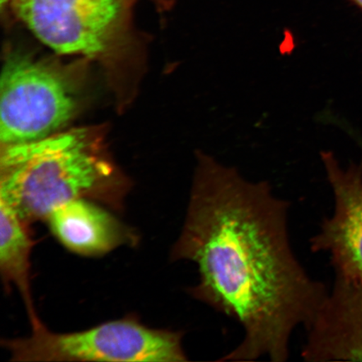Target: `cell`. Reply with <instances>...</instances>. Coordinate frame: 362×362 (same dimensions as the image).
I'll list each match as a JSON object with an SVG mask.
<instances>
[{
	"mask_svg": "<svg viewBox=\"0 0 362 362\" xmlns=\"http://www.w3.org/2000/svg\"><path fill=\"white\" fill-rule=\"evenodd\" d=\"M289 209L268 181L198 153L170 259L194 262L199 279L189 296L241 325L242 341L219 361H288L294 330L309 327L327 296L293 252Z\"/></svg>",
	"mask_w": 362,
	"mask_h": 362,
	"instance_id": "6da1fadb",
	"label": "cell"
},
{
	"mask_svg": "<svg viewBox=\"0 0 362 362\" xmlns=\"http://www.w3.org/2000/svg\"><path fill=\"white\" fill-rule=\"evenodd\" d=\"M83 130L3 146L0 199L29 224L47 220L59 206L78 199L123 210L112 167L97 155Z\"/></svg>",
	"mask_w": 362,
	"mask_h": 362,
	"instance_id": "7a4b0ae2",
	"label": "cell"
},
{
	"mask_svg": "<svg viewBox=\"0 0 362 362\" xmlns=\"http://www.w3.org/2000/svg\"><path fill=\"white\" fill-rule=\"evenodd\" d=\"M11 361L27 362H180L188 360L183 333L147 327L137 316L107 321L81 332L57 333L42 320L29 337L4 339Z\"/></svg>",
	"mask_w": 362,
	"mask_h": 362,
	"instance_id": "3957f363",
	"label": "cell"
},
{
	"mask_svg": "<svg viewBox=\"0 0 362 362\" xmlns=\"http://www.w3.org/2000/svg\"><path fill=\"white\" fill-rule=\"evenodd\" d=\"M76 108L74 90L58 71L26 54L8 56L0 79L2 146L57 134Z\"/></svg>",
	"mask_w": 362,
	"mask_h": 362,
	"instance_id": "277c9868",
	"label": "cell"
},
{
	"mask_svg": "<svg viewBox=\"0 0 362 362\" xmlns=\"http://www.w3.org/2000/svg\"><path fill=\"white\" fill-rule=\"evenodd\" d=\"M13 10L40 42L66 55L94 57L105 49L122 0H12Z\"/></svg>",
	"mask_w": 362,
	"mask_h": 362,
	"instance_id": "5b68a950",
	"label": "cell"
},
{
	"mask_svg": "<svg viewBox=\"0 0 362 362\" xmlns=\"http://www.w3.org/2000/svg\"><path fill=\"white\" fill-rule=\"evenodd\" d=\"M320 156L334 208L310 239V248L327 253L336 279L362 288V160L342 167L332 152Z\"/></svg>",
	"mask_w": 362,
	"mask_h": 362,
	"instance_id": "8992f818",
	"label": "cell"
},
{
	"mask_svg": "<svg viewBox=\"0 0 362 362\" xmlns=\"http://www.w3.org/2000/svg\"><path fill=\"white\" fill-rule=\"evenodd\" d=\"M306 361H362V288L334 279L306 329Z\"/></svg>",
	"mask_w": 362,
	"mask_h": 362,
	"instance_id": "52a82bcc",
	"label": "cell"
},
{
	"mask_svg": "<svg viewBox=\"0 0 362 362\" xmlns=\"http://www.w3.org/2000/svg\"><path fill=\"white\" fill-rule=\"evenodd\" d=\"M45 221L57 241L80 256L100 257L139 242L134 229L122 223L107 208L88 199L62 204Z\"/></svg>",
	"mask_w": 362,
	"mask_h": 362,
	"instance_id": "ba28073f",
	"label": "cell"
},
{
	"mask_svg": "<svg viewBox=\"0 0 362 362\" xmlns=\"http://www.w3.org/2000/svg\"><path fill=\"white\" fill-rule=\"evenodd\" d=\"M30 225L11 204L0 199V271L4 288L18 289L30 325L40 320L30 285V255L34 240Z\"/></svg>",
	"mask_w": 362,
	"mask_h": 362,
	"instance_id": "9c48e42d",
	"label": "cell"
},
{
	"mask_svg": "<svg viewBox=\"0 0 362 362\" xmlns=\"http://www.w3.org/2000/svg\"><path fill=\"white\" fill-rule=\"evenodd\" d=\"M353 3L356 4L357 7H359L362 11V0H351Z\"/></svg>",
	"mask_w": 362,
	"mask_h": 362,
	"instance_id": "30bf717a",
	"label": "cell"
},
{
	"mask_svg": "<svg viewBox=\"0 0 362 362\" xmlns=\"http://www.w3.org/2000/svg\"><path fill=\"white\" fill-rule=\"evenodd\" d=\"M11 0H0V3H1V6H4V4L10 2Z\"/></svg>",
	"mask_w": 362,
	"mask_h": 362,
	"instance_id": "8fae6325",
	"label": "cell"
}]
</instances>
